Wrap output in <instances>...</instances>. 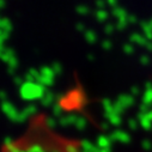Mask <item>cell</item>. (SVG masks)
Instances as JSON below:
<instances>
[]
</instances>
